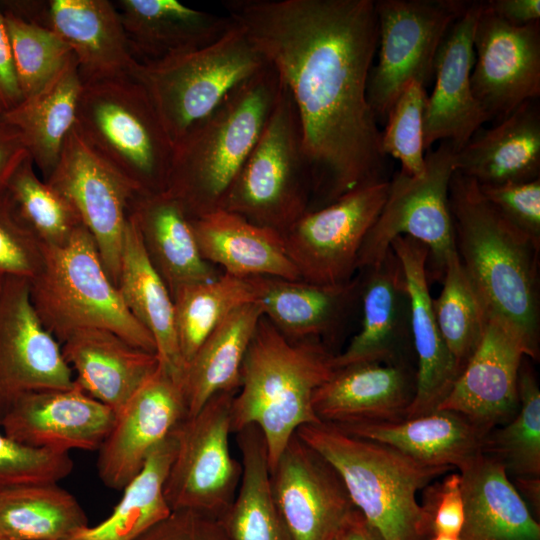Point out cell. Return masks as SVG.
<instances>
[{
	"label": "cell",
	"mask_w": 540,
	"mask_h": 540,
	"mask_svg": "<svg viewBox=\"0 0 540 540\" xmlns=\"http://www.w3.org/2000/svg\"><path fill=\"white\" fill-rule=\"evenodd\" d=\"M228 16L289 90L314 180L312 210L388 181L367 86L378 48L373 0H228Z\"/></svg>",
	"instance_id": "6da1fadb"
},
{
	"label": "cell",
	"mask_w": 540,
	"mask_h": 540,
	"mask_svg": "<svg viewBox=\"0 0 540 540\" xmlns=\"http://www.w3.org/2000/svg\"><path fill=\"white\" fill-rule=\"evenodd\" d=\"M455 249L490 316L513 328L529 358H539V251L483 196L478 183L454 172L449 185Z\"/></svg>",
	"instance_id": "7a4b0ae2"
},
{
	"label": "cell",
	"mask_w": 540,
	"mask_h": 540,
	"mask_svg": "<svg viewBox=\"0 0 540 540\" xmlns=\"http://www.w3.org/2000/svg\"><path fill=\"white\" fill-rule=\"evenodd\" d=\"M279 90V76L267 63L173 144L165 191L190 219L220 208L261 135Z\"/></svg>",
	"instance_id": "3957f363"
},
{
	"label": "cell",
	"mask_w": 540,
	"mask_h": 540,
	"mask_svg": "<svg viewBox=\"0 0 540 540\" xmlns=\"http://www.w3.org/2000/svg\"><path fill=\"white\" fill-rule=\"evenodd\" d=\"M333 356L323 341H290L266 318L260 319L232 400L231 432L258 426L270 470L300 427L320 422L313 396L332 375Z\"/></svg>",
	"instance_id": "277c9868"
},
{
	"label": "cell",
	"mask_w": 540,
	"mask_h": 540,
	"mask_svg": "<svg viewBox=\"0 0 540 540\" xmlns=\"http://www.w3.org/2000/svg\"><path fill=\"white\" fill-rule=\"evenodd\" d=\"M296 434L340 474L355 508L385 540H427L430 519L417 493L451 470L422 464L386 444L318 422Z\"/></svg>",
	"instance_id": "5b68a950"
},
{
	"label": "cell",
	"mask_w": 540,
	"mask_h": 540,
	"mask_svg": "<svg viewBox=\"0 0 540 540\" xmlns=\"http://www.w3.org/2000/svg\"><path fill=\"white\" fill-rule=\"evenodd\" d=\"M42 249V267L29 280L30 299L43 326L60 345L76 331L103 329L156 353L153 337L124 305L84 226L65 245Z\"/></svg>",
	"instance_id": "8992f818"
},
{
	"label": "cell",
	"mask_w": 540,
	"mask_h": 540,
	"mask_svg": "<svg viewBox=\"0 0 540 540\" xmlns=\"http://www.w3.org/2000/svg\"><path fill=\"white\" fill-rule=\"evenodd\" d=\"M75 128L139 195L165 191L173 143L132 77L83 83Z\"/></svg>",
	"instance_id": "52a82bcc"
},
{
	"label": "cell",
	"mask_w": 540,
	"mask_h": 540,
	"mask_svg": "<svg viewBox=\"0 0 540 540\" xmlns=\"http://www.w3.org/2000/svg\"><path fill=\"white\" fill-rule=\"evenodd\" d=\"M313 198L314 180L300 120L293 98L280 80L263 131L219 209L283 234L311 210Z\"/></svg>",
	"instance_id": "ba28073f"
},
{
	"label": "cell",
	"mask_w": 540,
	"mask_h": 540,
	"mask_svg": "<svg viewBox=\"0 0 540 540\" xmlns=\"http://www.w3.org/2000/svg\"><path fill=\"white\" fill-rule=\"evenodd\" d=\"M266 64L245 30L233 21L210 45L157 61H137L130 77L147 92L174 144Z\"/></svg>",
	"instance_id": "9c48e42d"
},
{
	"label": "cell",
	"mask_w": 540,
	"mask_h": 540,
	"mask_svg": "<svg viewBox=\"0 0 540 540\" xmlns=\"http://www.w3.org/2000/svg\"><path fill=\"white\" fill-rule=\"evenodd\" d=\"M455 151L448 141L425 153L420 176L402 172L389 180L386 200L361 246L357 269L380 261L399 236L423 243L429 250L427 274L442 279L447 258L455 250L449 208V185L455 172Z\"/></svg>",
	"instance_id": "30bf717a"
},
{
	"label": "cell",
	"mask_w": 540,
	"mask_h": 540,
	"mask_svg": "<svg viewBox=\"0 0 540 540\" xmlns=\"http://www.w3.org/2000/svg\"><path fill=\"white\" fill-rule=\"evenodd\" d=\"M469 2L458 0H378V60L367 86L377 117H385L411 82L426 86L434 76L439 47Z\"/></svg>",
	"instance_id": "8fae6325"
},
{
	"label": "cell",
	"mask_w": 540,
	"mask_h": 540,
	"mask_svg": "<svg viewBox=\"0 0 540 540\" xmlns=\"http://www.w3.org/2000/svg\"><path fill=\"white\" fill-rule=\"evenodd\" d=\"M235 394L216 393L174 428L176 452L164 484L171 511L193 509L222 518L233 503L242 476V464L229 449Z\"/></svg>",
	"instance_id": "7c38bea8"
},
{
	"label": "cell",
	"mask_w": 540,
	"mask_h": 540,
	"mask_svg": "<svg viewBox=\"0 0 540 540\" xmlns=\"http://www.w3.org/2000/svg\"><path fill=\"white\" fill-rule=\"evenodd\" d=\"M389 180L353 190L310 210L283 234L302 281L332 286L352 280L363 241L386 200Z\"/></svg>",
	"instance_id": "4fadbf2b"
},
{
	"label": "cell",
	"mask_w": 540,
	"mask_h": 540,
	"mask_svg": "<svg viewBox=\"0 0 540 540\" xmlns=\"http://www.w3.org/2000/svg\"><path fill=\"white\" fill-rule=\"evenodd\" d=\"M45 181L75 210L116 285L129 208L139 195L137 190L88 146L75 127Z\"/></svg>",
	"instance_id": "5bb4252c"
},
{
	"label": "cell",
	"mask_w": 540,
	"mask_h": 540,
	"mask_svg": "<svg viewBox=\"0 0 540 540\" xmlns=\"http://www.w3.org/2000/svg\"><path fill=\"white\" fill-rule=\"evenodd\" d=\"M473 45L471 87L488 121L540 96V22L511 25L483 2Z\"/></svg>",
	"instance_id": "9a60e30c"
},
{
	"label": "cell",
	"mask_w": 540,
	"mask_h": 540,
	"mask_svg": "<svg viewBox=\"0 0 540 540\" xmlns=\"http://www.w3.org/2000/svg\"><path fill=\"white\" fill-rule=\"evenodd\" d=\"M270 485L293 540H335L356 509L338 471L296 433L270 470Z\"/></svg>",
	"instance_id": "2e32d148"
},
{
	"label": "cell",
	"mask_w": 540,
	"mask_h": 540,
	"mask_svg": "<svg viewBox=\"0 0 540 540\" xmlns=\"http://www.w3.org/2000/svg\"><path fill=\"white\" fill-rule=\"evenodd\" d=\"M73 386L60 344L31 303L29 280L6 276L0 304V421L23 394Z\"/></svg>",
	"instance_id": "e0dca14e"
},
{
	"label": "cell",
	"mask_w": 540,
	"mask_h": 540,
	"mask_svg": "<svg viewBox=\"0 0 540 540\" xmlns=\"http://www.w3.org/2000/svg\"><path fill=\"white\" fill-rule=\"evenodd\" d=\"M5 6L59 36L70 47L83 83L130 77L137 63L111 1H11Z\"/></svg>",
	"instance_id": "ac0fdd59"
},
{
	"label": "cell",
	"mask_w": 540,
	"mask_h": 540,
	"mask_svg": "<svg viewBox=\"0 0 540 540\" xmlns=\"http://www.w3.org/2000/svg\"><path fill=\"white\" fill-rule=\"evenodd\" d=\"M187 416L180 384L161 366L116 413L98 449L97 471L110 489L123 490L151 451Z\"/></svg>",
	"instance_id": "d6986e66"
},
{
	"label": "cell",
	"mask_w": 540,
	"mask_h": 540,
	"mask_svg": "<svg viewBox=\"0 0 540 540\" xmlns=\"http://www.w3.org/2000/svg\"><path fill=\"white\" fill-rule=\"evenodd\" d=\"M529 351L506 322L490 316L484 335L437 410L457 412L486 435L517 412L518 377Z\"/></svg>",
	"instance_id": "ffe728a7"
},
{
	"label": "cell",
	"mask_w": 540,
	"mask_h": 540,
	"mask_svg": "<svg viewBox=\"0 0 540 540\" xmlns=\"http://www.w3.org/2000/svg\"><path fill=\"white\" fill-rule=\"evenodd\" d=\"M115 418L110 407L74 382L68 389L21 395L7 409L0 426L4 434L23 445L69 453L98 450Z\"/></svg>",
	"instance_id": "44dd1931"
},
{
	"label": "cell",
	"mask_w": 540,
	"mask_h": 540,
	"mask_svg": "<svg viewBox=\"0 0 540 540\" xmlns=\"http://www.w3.org/2000/svg\"><path fill=\"white\" fill-rule=\"evenodd\" d=\"M482 8L483 2H469L437 52L435 85L424 112L425 151L438 141H448L457 152L488 121L471 87L474 32Z\"/></svg>",
	"instance_id": "7402d4cb"
},
{
	"label": "cell",
	"mask_w": 540,
	"mask_h": 540,
	"mask_svg": "<svg viewBox=\"0 0 540 540\" xmlns=\"http://www.w3.org/2000/svg\"><path fill=\"white\" fill-rule=\"evenodd\" d=\"M361 276L362 324L346 349L334 354V369L358 363H408L413 349L411 306L400 260L390 249ZM414 351V350H413Z\"/></svg>",
	"instance_id": "603a6c76"
},
{
	"label": "cell",
	"mask_w": 540,
	"mask_h": 540,
	"mask_svg": "<svg viewBox=\"0 0 540 540\" xmlns=\"http://www.w3.org/2000/svg\"><path fill=\"white\" fill-rule=\"evenodd\" d=\"M416 391L408 363H358L335 368L314 393L313 410L334 425L393 422L406 417Z\"/></svg>",
	"instance_id": "cb8c5ba5"
},
{
	"label": "cell",
	"mask_w": 540,
	"mask_h": 540,
	"mask_svg": "<svg viewBox=\"0 0 540 540\" xmlns=\"http://www.w3.org/2000/svg\"><path fill=\"white\" fill-rule=\"evenodd\" d=\"M390 247L402 265L410 298L416 391L406 417H415L438 409L460 371L434 317L426 269L428 248L408 236L395 238Z\"/></svg>",
	"instance_id": "d4e9b609"
},
{
	"label": "cell",
	"mask_w": 540,
	"mask_h": 540,
	"mask_svg": "<svg viewBox=\"0 0 540 540\" xmlns=\"http://www.w3.org/2000/svg\"><path fill=\"white\" fill-rule=\"evenodd\" d=\"M254 304L286 339L297 342L335 336L344 326L358 301L361 276L332 286L277 277H249Z\"/></svg>",
	"instance_id": "484cf974"
},
{
	"label": "cell",
	"mask_w": 540,
	"mask_h": 540,
	"mask_svg": "<svg viewBox=\"0 0 540 540\" xmlns=\"http://www.w3.org/2000/svg\"><path fill=\"white\" fill-rule=\"evenodd\" d=\"M60 346L76 374L74 382L115 414L160 365L156 353L139 349L103 329L76 331Z\"/></svg>",
	"instance_id": "4316f807"
},
{
	"label": "cell",
	"mask_w": 540,
	"mask_h": 540,
	"mask_svg": "<svg viewBox=\"0 0 540 540\" xmlns=\"http://www.w3.org/2000/svg\"><path fill=\"white\" fill-rule=\"evenodd\" d=\"M455 171L482 186L540 177V111L528 101L489 129L478 130L454 154Z\"/></svg>",
	"instance_id": "83f0119b"
},
{
	"label": "cell",
	"mask_w": 540,
	"mask_h": 540,
	"mask_svg": "<svg viewBox=\"0 0 540 540\" xmlns=\"http://www.w3.org/2000/svg\"><path fill=\"white\" fill-rule=\"evenodd\" d=\"M190 220L201 256L223 273L301 280L280 232L223 209Z\"/></svg>",
	"instance_id": "f1b7e54d"
},
{
	"label": "cell",
	"mask_w": 540,
	"mask_h": 540,
	"mask_svg": "<svg viewBox=\"0 0 540 540\" xmlns=\"http://www.w3.org/2000/svg\"><path fill=\"white\" fill-rule=\"evenodd\" d=\"M134 58L157 61L212 44L233 24L177 0H120L115 3Z\"/></svg>",
	"instance_id": "f546056e"
},
{
	"label": "cell",
	"mask_w": 540,
	"mask_h": 540,
	"mask_svg": "<svg viewBox=\"0 0 540 540\" xmlns=\"http://www.w3.org/2000/svg\"><path fill=\"white\" fill-rule=\"evenodd\" d=\"M464 500L461 540H540V525L503 464L480 453L459 470Z\"/></svg>",
	"instance_id": "4dcf8cb0"
},
{
	"label": "cell",
	"mask_w": 540,
	"mask_h": 540,
	"mask_svg": "<svg viewBox=\"0 0 540 540\" xmlns=\"http://www.w3.org/2000/svg\"><path fill=\"white\" fill-rule=\"evenodd\" d=\"M145 252L172 293L221 273L201 256L190 217L168 192L137 195L129 208Z\"/></svg>",
	"instance_id": "1f68e13d"
},
{
	"label": "cell",
	"mask_w": 540,
	"mask_h": 540,
	"mask_svg": "<svg viewBox=\"0 0 540 540\" xmlns=\"http://www.w3.org/2000/svg\"><path fill=\"white\" fill-rule=\"evenodd\" d=\"M335 426L350 435L393 447L422 464L451 470H459L482 453L486 436L466 417L450 410L393 422Z\"/></svg>",
	"instance_id": "d6a6232c"
},
{
	"label": "cell",
	"mask_w": 540,
	"mask_h": 540,
	"mask_svg": "<svg viewBox=\"0 0 540 540\" xmlns=\"http://www.w3.org/2000/svg\"><path fill=\"white\" fill-rule=\"evenodd\" d=\"M116 287L126 308L153 337L160 365L180 384L185 363L175 329L173 299L151 264L130 214Z\"/></svg>",
	"instance_id": "836d02e7"
},
{
	"label": "cell",
	"mask_w": 540,
	"mask_h": 540,
	"mask_svg": "<svg viewBox=\"0 0 540 540\" xmlns=\"http://www.w3.org/2000/svg\"><path fill=\"white\" fill-rule=\"evenodd\" d=\"M82 88L83 81L72 55L42 89L2 115L21 134L44 180L54 170L65 140L75 127Z\"/></svg>",
	"instance_id": "e575fe53"
},
{
	"label": "cell",
	"mask_w": 540,
	"mask_h": 540,
	"mask_svg": "<svg viewBox=\"0 0 540 540\" xmlns=\"http://www.w3.org/2000/svg\"><path fill=\"white\" fill-rule=\"evenodd\" d=\"M262 316L256 304L235 309L186 363L180 386L187 416L195 415L216 393L237 392L242 364Z\"/></svg>",
	"instance_id": "d590c367"
},
{
	"label": "cell",
	"mask_w": 540,
	"mask_h": 540,
	"mask_svg": "<svg viewBox=\"0 0 540 540\" xmlns=\"http://www.w3.org/2000/svg\"><path fill=\"white\" fill-rule=\"evenodd\" d=\"M88 526L76 497L56 482L0 487V539L69 540Z\"/></svg>",
	"instance_id": "8d00e7d4"
},
{
	"label": "cell",
	"mask_w": 540,
	"mask_h": 540,
	"mask_svg": "<svg viewBox=\"0 0 540 540\" xmlns=\"http://www.w3.org/2000/svg\"><path fill=\"white\" fill-rule=\"evenodd\" d=\"M236 434L242 457L240 484L228 511L221 518L232 540H293L275 504L267 446L256 425Z\"/></svg>",
	"instance_id": "74e56055"
},
{
	"label": "cell",
	"mask_w": 540,
	"mask_h": 540,
	"mask_svg": "<svg viewBox=\"0 0 540 540\" xmlns=\"http://www.w3.org/2000/svg\"><path fill=\"white\" fill-rule=\"evenodd\" d=\"M176 452L172 433L149 454L142 470L124 487L123 496L101 523L69 540H135L167 517L171 509L164 484Z\"/></svg>",
	"instance_id": "f35d334b"
},
{
	"label": "cell",
	"mask_w": 540,
	"mask_h": 540,
	"mask_svg": "<svg viewBox=\"0 0 540 540\" xmlns=\"http://www.w3.org/2000/svg\"><path fill=\"white\" fill-rule=\"evenodd\" d=\"M177 339L184 363L235 309L254 304L250 278L221 273L214 279L191 283L172 293Z\"/></svg>",
	"instance_id": "ab89813d"
},
{
	"label": "cell",
	"mask_w": 540,
	"mask_h": 540,
	"mask_svg": "<svg viewBox=\"0 0 540 540\" xmlns=\"http://www.w3.org/2000/svg\"><path fill=\"white\" fill-rule=\"evenodd\" d=\"M443 287L432 298L436 324L460 373L478 347L490 314L464 270L456 249L446 261Z\"/></svg>",
	"instance_id": "60d3db41"
},
{
	"label": "cell",
	"mask_w": 540,
	"mask_h": 540,
	"mask_svg": "<svg viewBox=\"0 0 540 540\" xmlns=\"http://www.w3.org/2000/svg\"><path fill=\"white\" fill-rule=\"evenodd\" d=\"M526 358L518 377V410L505 425L487 433L482 452L500 461L508 474L539 477L540 390Z\"/></svg>",
	"instance_id": "b9f144b4"
},
{
	"label": "cell",
	"mask_w": 540,
	"mask_h": 540,
	"mask_svg": "<svg viewBox=\"0 0 540 540\" xmlns=\"http://www.w3.org/2000/svg\"><path fill=\"white\" fill-rule=\"evenodd\" d=\"M17 215L44 247L65 245L82 225L69 202L38 177L28 156L6 189Z\"/></svg>",
	"instance_id": "7bdbcfd3"
},
{
	"label": "cell",
	"mask_w": 540,
	"mask_h": 540,
	"mask_svg": "<svg viewBox=\"0 0 540 540\" xmlns=\"http://www.w3.org/2000/svg\"><path fill=\"white\" fill-rule=\"evenodd\" d=\"M23 99L42 89L73 55L53 31L2 10Z\"/></svg>",
	"instance_id": "ee69618b"
},
{
	"label": "cell",
	"mask_w": 540,
	"mask_h": 540,
	"mask_svg": "<svg viewBox=\"0 0 540 540\" xmlns=\"http://www.w3.org/2000/svg\"><path fill=\"white\" fill-rule=\"evenodd\" d=\"M425 86L411 81L399 94L381 132V151L401 163V171L420 176L425 171L424 112L427 101Z\"/></svg>",
	"instance_id": "f6af8a7d"
},
{
	"label": "cell",
	"mask_w": 540,
	"mask_h": 540,
	"mask_svg": "<svg viewBox=\"0 0 540 540\" xmlns=\"http://www.w3.org/2000/svg\"><path fill=\"white\" fill-rule=\"evenodd\" d=\"M73 467L69 453L32 448L0 433V487L58 483Z\"/></svg>",
	"instance_id": "bcb514c9"
},
{
	"label": "cell",
	"mask_w": 540,
	"mask_h": 540,
	"mask_svg": "<svg viewBox=\"0 0 540 540\" xmlns=\"http://www.w3.org/2000/svg\"><path fill=\"white\" fill-rule=\"evenodd\" d=\"M43 264V249L17 215L8 195H0V273L31 280Z\"/></svg>",
	"instance_id": "7dc6e473"
},
{
	"label": "cell",
	"mask_w": 540,
	"mask_h": 540,
	"mask_svg": "<svg viewBox=\"0 0 540 540\" xmlns=\"http://www.w3.org/2000/svg\"><path fill=\"white\" fill-rule=\"evenodd\" d=\"M479 188L508 222L540 246V178Z\"/></svg>",
	"instance_id": "c3c4849f"
},
{
	"label": "cell",
	"mask_w": 540,
	"mask_h": 540,
	"mask_svg": "<svg viewBox=\"0 0 540 540\" xmlns=\"http://www.w3.org/2000/svg\"><path fill=\"white\" fill-rule=\"evenodd\" d=\"M135 540H232L221 518L193 510H172Z\"/></svg>",
	"instance_id": "681fc988"
},
{
	"label": "cell",
	"mask_w": 540,
	"mask_h": 540,
	"mask_svg": "<svg viewBox=\"0 0 540 540\" xmlns=\"http://www.w3.org/2000/svg\"><path fill=\"white\" fill-rule=\"evenodd\" d=\"M421 504L430 519L431 535L459 536L464 523V500L459 472L429 484Z\"/></svg>",
	"instance_id": "f907efd6"
},
{
	"label": "cell",
	"mask_w": 540,
	"mask_h": 540,
	"mask_svg": "<svg viewBox=\"0 0 540 540\" xmlns=\"http://www.w3.org/2000/svg\"><path fill=\"white\" fill-rule=\"evenodd\" d=\"M23 100L17 81L5 17L0 8V104L5 111Z\"/></svg>",
	"instance_id": "816d5d0a"
},
{
	"label": "cell",
	"mask_w": 540,
	"mask_h": 540,
	"mask_svg": "<svg viewBox=\"0 0 540 540\" xmlns=\"http://www.w3.org/2000/svg\"><path fill=\"white\" fill-rule=\"evenodd\" d=\"M29 156L21 134L0 118V195L21 163Z\"/></svg>",
	"instance_id": "f5cc1de1"
},
{
	"label": "cell",
	"mask_w": 540,
	"mask_h": 540,
	"mask_svg": "<svg viewBox=\"0 0 540 540\" xmlns=\"http://www.w3.org/2000/svg\"><path fill=\"white\" fill-rule=\"evenodd\" d=\"M494 15L514 26L539 22V0H490L484 2Z\"/></svg>",
	"instance_id": "db71d44e"
},
{
	"label": "cell",
	"mask_w": 540,
	"mask_h": 540,
	"mask_svg": "<svg viewBox=\"0 0 540 540\" xmlns=\"http://www.w3.org/2000/svg\"><path fill=\"white\" fill-rule=\"evenodd\" d=\"M336 540H385L382 535L371 526L363 515L355 509L349 516Z\"/></svg>",
	"instance_id": "11a10c76"
},
{
	"label": "cell",
	"mask_w": 540,
	"mask_h": 540,
	"mask_svg": "<svg viewBox=\"0 0 540 540\" xmlns=\"http://www.w3.org/2000/svg\"><path fill=\"white\" fill-rule=\"evenodd\" d=\"M515 484L517 491L522 498L539 511L540 507V479L539 477H516Z\"/></svg>",
	"instance_id": "9f6ffc18"
},
{
	"label": "cell",
	"mask_w": 540,
	"mask_h": 540,
	"mask_svg": "<svg viewBox=\"0 0 540 540\" xmlns=\"http://www.w3.org/2000/svg\"><path fill=\"white\" fill-rule=\"evenodd\" d=\"M427 540H461L459 536L447 534H433Z\"/></svg>",
	"instance_id": "6f0895ef"
},
{
	"label": "cell",
	"mask_w": 540,
	"mask_h": 540,
	"mask_svg": "<svg viewBox=\"0 0 540 540\" xmlns=\"http://www.w3.org/2000/svg\"><path fill=\"white\" fill-rule=\"evenodd\" d=\"M6 276L0 273V304L3 296Z\"/></svg>",
	"instance_id": "680465c9"
},
{
	"label": "cell",
	"mask_w": 540,
	"mask_h": 540,
	"mask_svg": "<svg viewBox=\"0 0 540 540\" xmlns=\"http://www.w3.org/2000/svg\"><path fill=\"white\" fill-rule=\"evenodd\" d=\"M3 113H4V110H3V108H2V106L0 104V118L2 117Z\"/></svg>",
	"instance_id": "91938a15"
},
{
	"label": "cell",
	"mask_w": 540,
	"mask_h": 540,
	"mask_svg": "<svg viewBox=\"0 0 540 540\" xmlns=\"http://www.w3.org/2000/svg\"><path fill=\"white\" fill-rule=\"evenodd\" d=\"M0 540H3V539H0Z\"/></svg>",
	"instance_id": "94428289"
},
{
	"label": "cell",
	"mask_w": 540,
	"mask_h": 540,
	"mask_svg": "<svg viewBox=\"0 0 540 540\" xmlns=\"http://www.w3.org/2000/svg\"><path fill=\"white\" fill-rule=\"evenodd\" d=\"M335 540H336V538H335Z\"/></svg>",
	"instance_id": "6125c7cd"
}]
</instances>
